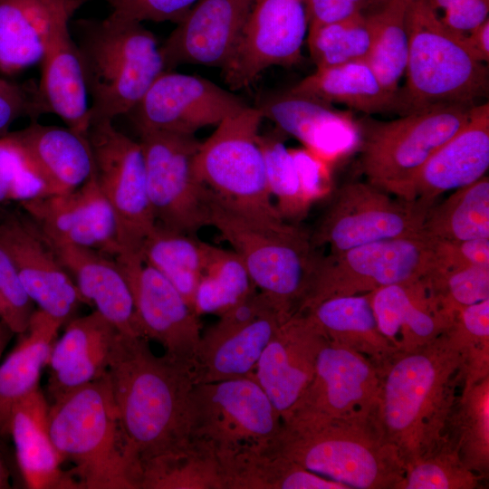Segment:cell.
Listing matches in <instances>:
<instances>
[{
	"instance_id": "cell-1",
	"label": "cell",
	"mask_w": 489,
	"mask_h": 489,
	"mask_svg": "<svg viewBox=\"0 0 489 489\" xmlns=\"http://www.w3.org/2000/svg\"><path fill=\"white\" fill-rule=\"evenodd\" d=\"M469 373L465 348L448 329L427 345L396 353L379 370L371 421L406 468L444 442Z\"/></svg>"
},
{
	"instance_id": "cell-2",
	"label": "cell",
	"mask_w": 489,
	"mask_h": 489,
	"mask_svg": "<svg viewBox=\"0 0 489 489\" xmlns=\"http://www.w3.org/2000/svg\"><path fill=\"white\" fill-rule=\"evenodd\" d=\"M108 377L117 409L124 455L135 488L141 465L172 451L188 437L193 366L155 355L148 340L115 335Z\"/></svg>"
},
{
	"instance_id": "cell-3",
	"label": "cell",
	"mask_w": 489,
	"mask_h": 489,
	"mask_svg": "<svg viewBox=\"0 0 489 489\" xmlns=\"http://www.w3.org/2000/svg\"><path fill=\"white\" fill-rule=\"evenodd\" d=\"M71 33L91 98V124L129 114L167 71L157 38L140 22L110 14L73 22Z\"/></svg>"
},
{
	"instance_id": "cell-4",
	"label": "cell",
	"mask_w": 489,
	"mask_h": 489,
	"mask_svg": "<svg viewBox=\"0 0 489 489\" xmlns=\"http://www.w3.org/2000/svg\"><path fill=\"white\" fill-rule=\"evenodd\" d=\"M270 448L347 489H398L406 466L367 420L283 422Z\"/></svg>"
},
{
	"instance_id": "cell-5",
	"label": "cell",
	"mask_w": 489,
	"mask_h": 489,
	"mask_svg": "<svg viewBox=\"0 0 489 489\" xmlns=\"http://www.w3.org/2000/svg\"><path fill=\"white\" fill-rule=\"evenodd\" d=\"M209 225L243 261L254 287L285 317L298 312L321 256L294 224L265 221L221 202L211 192Z\"/></svg>"
},
{
	"instance_id": "cell-6",
	"label": "cell",
	"mask_w": 489,
	"mask_h": 489,
	"mask_svg": "<svg viewBox=\"0 0 489 489\" xmlns=\"http://www.w3.org/2000/svg\"><path fill=\"white\" fill-rule=\"evenodd\" d=\"M48 429L62 463L74 465L70 474L80 488L136 489L108 372L54 398Z\"/></svg>"
},
{
	"instance_id": "cell-7",
	"label": "cell",
	"mask_w": 489,
	"mask_h": 489,
	"mask_svg": "<svg viewBox=\"0 0 489 489\" xmlns=\"http://www.w3.org/2000/svg\"><path fill=\"white\" fill-rule=\"evenodd\" d=\"M407 88L411 111L440 104L473 106L488 92V71L464 35L448 28L428 0H408Z\"/></svg>"
},
{
	"instance_id": "cell-8",
	"label": "cell",
	"mask_w": 489,
	"mask_h": 489,
	"mask_svg": "<svg viewBox=\"0 0 489 489\" xmlns=\"http://www.w3.org/2000/svg\"><path fill=\"white\" fill-rule=\"evenodd\" d=\"M473 106L440 104L394 120L360 124V173L367 182L386 193L415 200L414 187L420 170L465 125Z\"/></svg>"
},
{
	"instance_id": "cell-9",
	"label": "cell",
	"mask_w": 489,
	"mask_h": 489,
	"mask_svg": "<svg viewBox=\"0 0 489 489\" xmlns=\"http://www.w3.org/2000/svg\"><path fill=\"white\" fill-rule=\"evenodd\" d=\"M264 116L244 106L226 116L200 143L196 168L205 185L224 204L265 221L283 220L270 194L258 143Z\"/></svg>"
},
{
	"instance_id": "cell-10",
	"label": "cell",
	"mask_w": 489,
	"mask_h": 489,
	"mask_svg": "<svg viewBox=\"0 0 489 489\" xmlns=\"http://www.w3.org/2000/svg\"><path fill=\"white\" fill-rule=\"evenodd\" d=\"M281 415L253 374L196 384L188 408V436L211 446L216 456L271 444Z\"/></svg>"
},
{
	"instance_id": "cell-11",
	"label": "cell",
	"mask_w": 489,
	"mask_h": 489,
	"mask_svg": "<svg viewBox=\"0 0 489 489\" xmlns=\"http://www.w3.org/2000/svg\"><path fill=\"white\" fill-rule=\"evenodd\" d=\"M433 243L422 232L321 256L299 312L328 298L366 294L423 277L432 265Z\"/></svg>"
},
{
	"instance_id": "cell-12",
	"label": "cell",
	"mask_w": 489,
	"mask_h": 489,
	"mask_svg": "<svg viewBox=\"0 0 489 489\" xmlns=\"http://www.w3.org/2000/svg\"><path fill=\"white\" fill-rule=\"evenodd\" d=\"M434 204L404 200L369 182L340 187L310 235L312 245L329 254L378 241L416 235Z\"/></svg>"
},
{
	"instance_id": "cell-13",
	"label": "cell",
	"mask_w": 489,
	"mask_h": 489,
	"mask_svg": "<svg viewBox=\"0 0 489 489\" xmlns=\"http://www.w3.org/2000/svg\"><path fill=\"white\" fill-rule=\"evenodd\" d=\"M139 134L156 223L190 235L209 225L211 191L196 168L201 142L194 135L166 131Z\"/></svg>"
},
{
	"instance_id": "cell-14",
	"label": "cell",
	"mask_w": 489,
	"mask_h": 489,
	"mask_svg": "<svg viewBox=\"0 0 489 489\" xmlns=\"http://www.w3.org/2000/svg\"><path fill=\"white\" fill-rule=\"evenodd\" d=\"M87 138L94 177L116 218L118 254H139L156 225L141 146L119 131L111 120L91 123Z\"/></svg>"
},
{
	"instance_id": "cell-15",
	"label": "cell",
	"mask_w": 489,
	"mask_h": 489,
	"mask_svg": "<svg viewBox=\"0 0 489 489\" xmlns=\"http://www.w3.org/2000/svg\"><path fill=\"white\" fill-rule=\"evenodd\" d=\"M201 334L193 363L196 384L253 374L264 348L287 320L256 288Z\"/></svg>"
},
{
	"instance_id": "cell-16",
	"label": "cell",
	"mask_w": 489,
	"mask_h": 489,
	"mask_svg": "<svg viewBox=\"0 0 489 489\" xmlns=\"http://www.w3.org/2000/svg\"><path fill=\"white\" fill-rule=\"evenodd\" d=\"M379 384V371L372 362L327 339L318 354L312 381L284 422L370 419Z\"/></svg>"
},
{
	"instance_id": "cell-17",
	"label": "cell",
	"mask_w": 489,
	"mask_h": 489,
	"mask_svg": "<svg viewBox=\"0 0 489 489\" xmlns=\"http://www.w3.org/2000/svg\"><path fill=\"white\" fill-rule=\"evenodd\" d=\"M307 31L305 0H254L235 50L222 69L225 82L241 89L272 66L297 64Z\"/></svg>"
},
{
	"instance_id": "cell-18",
	"label": "cell",
	"mask_w": 489,
	"mask_h": 489,
	"mask_svg": "<svg viewBox=\"0 0 489 489\" xmlns=\"http://www.w3.org/2000/svg\"><path fill=\"white\" fill-rule=\"evenodd\" d=\"M129 284L140 336L193 366L201 338L198 315L177 288L139 254L114 256Z\"/></svg>"
},
{
	"instance_id": "cell-19",
	"label": "cell",
	"mask_w": 489,
	"mask_h": 489,
	"mask_svg": "<svg viewBox=\"0 0 489 489\" xmlns=\"http://www.w3.org/2000/svg\"><path fill=\"white\" fill-rule=\"evenodd\" d=\"M0 246L11 259L24 290L38 309L66 324L84 303L54 248L25 213L0 220Z\"/></svg>"
},
{
	"instance_id": "cell-20",
	"label": "cell",
	"mask_w": 489,
	"mask_h": 489,
	"mask_svg": "<svg viewBox=\"0 0 489 489\" xmlns=\"http://www.w3.org/2000/svg\"><path fill=\"white\" fill-rule=\"evenodd\" d=\"M244 106L238 97L209 80L166 71L129 114L139 132L194 135Z\"/></svg>"
},
{
	"instance_id": "cell-21",
	"label": "cell",
	"mask_w": 489,
	"mask_h": 489,
	"mask_svg": "<svg viewBox=\"0 0 489 489\" xmlns=\"http://www.w3.org/2000/svg\"><path fill=\"white\" fill-rule=\"evenodd\" d=\"M20 205L52 242L113 257L119 253L116 218L93 173L71 192L37 197Z\"/></svg>"
},
{
	"instance_id": "cell-22",
	"label": "cell",
	"mask_w": 489,
	"mask_h": 489,
	"mask_svg": "<svg viewBox=\"0 0 489 489\" xmlns=\"http://www.w3.org/2000/svg\"><path fill=\"white\" fill-rule=\"evenodd\" d=\"M327 338L304 312L277 329L262 352L253 376L284 422L308 388Z\"/></svg>"
},
{
	"instance_id": "cell-23",
	"label": "cell",
	"mask_w": 489,
	"mask_h": 489,
	"mask_svg": "<svg viewBox=\"0 0 489 489\" xmlns=\"http://www.w3.org/2000/svg\"><path fill=\"white\" fill-rule=\"evenodd\" d=\"M254 0H199L160 52L167 71L181 64L223 69L238 43Z\"/></svg>"
},
{
	"instance_id": "cell-24",
	"label": "cell",
	"mask_w": 489,
	"mask_h": 489,
	"mask_svg": "<svg viewBox=\"0 0 489 489\" xmlns=\"http://www.w3.org/2000/svg\"><path fill=\"white\" fill-rule=\"evenodd\" d=\"M258 108L283 133L329 163L359 149L360 124L330 103L288 91L268 97Z\"/></svg>"
},
{
	"instance_id": "cell-25",
	"label": "cell",
	"mask_w": 489,
	"mask_h": 489,
	"mask_svg": "<svg viewBox=\"0 0 489 489\" xmlns=\"http://www.w3.org/2000/svg\"><path fill=\"white\" fill-rule=\"evenodd\" d=\"M369 297L379 331L397 353L429 344L455 320L440 307L424 276L381 287Z\"/></svg>"
},
{
	"instance_id": "cell-26",
	"label": "cell",
	"mask_w": 489,
	"mask_h": 489,
	"mask_svg": "<svg viewBox=\"0 0 489 489\" xmlns=\"http://www.w3.org/2000/svg\"><path fill=\"white\" fill-rule=\"evenodd\" d=\"M7 135L42 182L45 196L71 192L93 173V157L87 135L36 120Z\"/></svg>"
},
{
	"instance_id": "cell-27",
	"label": "cell",
	"mask_w": 489,
	"mask_h": 489,
	"mask_svg": "<svg viewBox=\"0 0 489 489\" xmlns=\"http://www.w3.org/2000/svg\"><path fill=\"white\" fill-rule=\"evenodd\" d=\"M86 0H0V72L40 63L51 38Z\"/></svg>"
},
{
	"instance_id": "cell-28",
	"label": "cell",
	"mask_w": 489,
	"mask_h": 489,
	"mask_svg": "<svg viewBox=\"0 0 489 489\" xmlns=\"http://www.w3.org/2000/svg\"><path fill=\"white\" fill-rule=\"evenodd\" d=\"M489 168V104L473 106L468 121L427 161L415 182V199L436 203L443 193L470 185Z\"/></svg>"
},
{
	"instance_id": "cell-29",
	"label": "cell",
	"mask_w": 489,
	"mask_h": 489,
	"mask_svg": "<svg viewBox=\"0 0 489 489\" xmlns=\"http://www.w3.org/2000/svg\"><path fill=\"white\" fill-rule=\"evenodd\" d=\"M49 242L84 303L94 306L120 332L141 337L133 295L115 257L93 249Z\"/></svg>"
},
{
	"instance_id": "cell-30",
	"label": "cell",
	"mask_w": 489,
	"mask_h": 489,
	"mask_svg": "<svg viewBox=\"0 0 489 489\" xmlns=\"http://www.w3.org/2000/svg\"><path fill=\"white\" fill-rule=\"evenodd\" d=\"M118 331L97 311L72 318L66 323L48 361V391L53 400L107 374L111 346Z\"/></svg>"
},
{
	"instance_id": "cell-31",
	"label": "cell",
	"mask_w": 489,
	"mask_h": 489,
	"mask_svg": "<svg viewBox=\"0 0 489 489\" xmlns=\"http://www.w3.org/2000/svg\"><path fill=\"white\" fill-rule=\"evenodd\" d=\"M49 405L40 388L30 392L13 407L8 435L15 446L17 462L28 488L80 489L62 463L48 429Z\"/></svg>"
},
{
	"instance_id": "cell-32",
	"label": "cell",
	"mask_w": 489,
	"mask_h": 489,
	"mask_svg": "<svg viewBox=\"0 0 489 489\" xmlns=\"http://www.w3.org/2000/svg\"><path fill=\"white\" fill-rule=\"evenodd\" d=\"M40 63L37 92L43 113L55 114L68 128L87 135L91 126V104L70 25L62 27L51 38Z\"/></svg>"
},
{
	"instance_id": "cell-33",
	"label": "cell",
	"mask_w": 489,
	"mask_h": 489,
	"mask_svg": "<svg viewBox=\"0 0 489 489\" xmlns=\"http://www.w3.org/2000/svg\"><path fill=\"white\" fill-rule=\"evenodd\" d=\"M289 91L366 114L411 112L403 94L388 91L367 61L316 69Z\"/></svg>"
},
{
	"instance_id": "cell-34",
	"label": "cell",
	"mask_w": 489,
	"mask_h": 489,
	"mask_svg": "<svg viewBox=\"0 0 489 489\" xmlns=\"http://www.w3.org/2000/svg\"><path fill=\"white\" fill-rule=\"evenodd\" d=\"M302 312L329 340L361 354L379 371L397 353L379 331L369 293L328 298Z\"/></svg>"
},
{
	"instance_id": "cell-35",
	"label": "cell",
	"mask_w": 489,
	"mask_h": 489,
	"mask_svg": "<svg viewBox=\"0 0 489 489\" xmlns=\"http://www.w3.org/2000/svg\"><path fill=\"white\" fill-rule=\"evenodd\" d=\"M62 324L43 311L34 312L26 335L0 365V435H8L14 405L39 388Z\"/></svg>"
},
{
	"instance_id": "cell-36",
	"label": "cell",
	"mask_w": 489,
	"mask_h": 489,
	"mask_svg": "<svg viewBox=\"0 0 489 489\" xmlns=\"http://www.w3.org/2000/svg\"><path fill=\"white\" fill-rule=\"evenodd\" d=\"M270 445V444H269ZM252 446L218 457L224 489H338L269 446Z\"/></svg>"
},
{
	"instance_id": "cell-37",
	"label": "cell",
	"mask_w": 489,
	"mask_h": 489,
	"mask_svg": "<svg viewBox=\"0 0 489 489\" xmlns=\"http://www.w3.org/2000/svg\"><path fill=\"white\" fill-rule=\"evenodd\" d=\"M224 489L214 449L188 437L176 449L143 464L138 489Z\"/></svg>"
},
{
	"instance_id": "cell-38",
	"label": "cell",
	"mask_w": 489,
	"mask_h": 489,
	"mask_svg": "<svg viewBox=\"0 0 489 489\" xmlns=\"http://www.w3.org/2000/svg\"><path fill=\"white\" fill-rule=\"evenodd\" d=\"M489 379H465L451 414L445 441L479 477L488 470Z\"/></svg>"
},
{
	"instance_id": "cell-39",
	"label": "cell",
	"mask_w": 489,
	"mask_h": 489,
	"mask_svg": "<svg viewBox=\"0 0 489 489\" xmlns=\"http://www.w3.org/2000/svg\"><path fill=\"white\" fill-rule=\"evenodd\" d=\"M210 244L195 235L155 225L144 239L141 259L164 275L193 307L194 294L204 270Z\"/></svg>"
},
{
	"instance_id": "cell-40",
	"label": "cell",
	"mask_w": 489,
	"mask_h": 489,
	"mask_svg": "<svg viewBox=\"0 0 489 489\" xmlns=\"http://www.w3.org/2000/svg\"><path fill=\"white\" fill-rule=\"evenodd\" d=\"M422 232L435 240L489 238V179L455 189L429 209Z\"/></svg>"
},
{
	"instance_id": "cell-41",
	"label": "cell",
	"mask_w": 489,
	"mask_h": 489,
	"mask_svg": "<svg viewBox=\"0 0 489 489\" xmlns=\"http://www.w3.org/2000/svg\"><path fill=\"white\" fill-rule=\"evenodd\" d=\"M254 289L239 255L234 250L210 244L194 294L193 308L198 316L220 315Z\"/></svg>"
},
{
	"instance_id": "cell-42",
	"label": "cell",
	"mask_w": 489,
	"mask_h": 489,
	"mask_svg": "<svg viewBox=\"0 0 489 489\" xmlns=\"http://www.w3.org/2000/svg\"><path fill=\"white\" fill-rule=\"evenodd\" d=\"M407 3L408 0H388L370 12L374 38L367 62L383 86L395 94L399 93L398 84L408 63Z\"/></svg>"
},
{
	"instance_id": "cell-43",
	"label": "cell",
	"mask_w": 489,
	"mask_h": 489,
	"mask_svg": "<svg viewBox=\"0 0 489 489\" xmlns=\"http://www.w3.org/2000/svg\"><path fill=\"white\" fill-rule=\"evenodd\" d=\"M307 45L316 69L367 61L373 43L370 12L329 24L310 25Z\"/></svg>"
},
{
	"instance_id": "cell-44",
	"label": "cell",
	"mask_w": 489,
	"mask_h": 489,
	"mask_svg": "<svg viewBox=\"0 0 489 489\" xmlns=\"http://www.w3.org/2000/svg\"><path fill=\"white\" fill-rule=\"evenodd\" d=\"M280 129L258 136L265 168L267 186L284 221L302 219L311 204L305 198L289 148Z\"/></svg>"
},
{
	"instance_id": "cell-45",
	"label": "cell",
	"mask_w": 489,
	"mask_h": 489,
	"mask_svg": "<svg viewBox=\"0 0 489 489\" xmlns=\"http://www.w3.org/2000/svg\"><path fill=\"white\" fill-rule=\"evenodd\" d=\"M479 479L445 441L434 452L407 466L398 489H473Z\"/></svg>"
},
{
	"instance_id": "cell-46",
	"label": "cell",
	"mask_w": 489,
	"mask_h": 489,
	"mask_svg": "<svg viewBox=\"0 0 489 489\" xmlns=\"http://www.w3.org/2000/svg\"><path fill=\"white\" fill-rule=\"evenodd\" d=\"M424 278L440 307L453 319L463 308L489 299V266L430 269Z\"/></svg>"
},
{
	"instance_id": "cell-47",
	"label": "cell",
	"mask_w": 489,
	"mask_h": 489,
	"mask_svg": "<svg viewBox=\"0 0 489 489\" xmlns=\"http://www.w3.org/2000/svg\"><path fill=\"white\" fill-rule=\"evenodd\" d=\"M45 196L39 178L31 171L21 152L6 134L0 136V202Z\"/></svg>"
},
{
	"instance_id": "cell-48",
	"label": "cell",
	"mask_w": 489,
	"mask_h": 489,
	"mask_svg": "<svg viewBox=\"0 0 489 489\" xmlns=\"http://www.w3.org/2000/svg\"><path fill=\"white\" fill-rule=\"evenodd\" d=\"M34 311L15 267L0 246V321L14 333L24 334Z\"/></svg>"
},
{
	"instance_id": "cell-49",
	"label": "cell",
	"mask_w": 489,
	"mask_h": 489,
	"mask_svg": "<svg viewBox=\"0 0 489 489\" xmlns=\"http://www.w3.org/2000/svg\"><path fill=\"white\" fill-rule=\"evenodd\" d=\"M110 14L137 22H180L199 0H105Z\"/></svg>"
},
{
	"instance_id": "cell-50",
	"label": "cell",
	"mask_w": 489,
	"mask_h": 489,
	"mask_svg": "<svg viewBox=\"0 0 489 489\" xmlns=\"http://www.w3.org/2000/svg\"><path fill=\"white\" fill-rule=\"evenodd\" d=\"M43 113L34 82L23 83L0 78V136L18 119L28 117L36 120Z\"/></svg>"
},
{
	"instance_id": "cell-51",
	"label": "cell",
	"mask_w": 489,
	"mask_h": 489,
	"mask_svg": "<svg viewBox=\"0 0 489 489\" xmlns=\"http://www.w3.org/2000/svg\"><path fill=\"white\" fill-rule=\"evenodd\" d=\"M433 242L430 269L454 270L489 266V238L464 241L433 239Z\"/></svg>"
},
{
	"instance_id": "cell-52",
	"label": "cell",
	"mask_w": 489,
	"mask_h": 489,
	"mask_svg": "<svg viewBox=\"0 0 489 489\" xmlns=\"http://www.w3.org/2000/svg\"><path fill=\"white\" fill-rule=\"evenodd\" d=\"M302 191L312 205L330 190L329 162L306 148L289 149Z\"/></svg>"
},
{
	"instance_id": "cell-53",
	"label": "cell",
	"mask_w": 489,
	"mask_h": 489,
	"mask_svg": "<svg viewBox=\"0 0 489 489\" xmlns=\"http://www.w3.org/2000/svg\"><path fill=\"white\" fill-rule=\"evenodd\" d=\"M308 26L347 19L370 8L368 0H305Z\"/></svg>"
},
{
	"instance_id": "cell-54",
	"label": "cell",
	"mask_w": 489,
	"mask_h": 489,
	"mask_svg": "<svg viewBox=\"0 0 489 489\" xmlns=\"http://www.w3.org/2000/svg\"><path fill=\"white\" fill-rule=\"evenodd\" d=\"M489 0H461L445 10L442 22L451 30L461 34L484 22L488 18Z\"/></svg>"
},
{
	"instance_id": "cell-55",
	"label": "cell",
	"mask_w": 489,
	"mask_h": 489,
	"mask_svg": "<svg viewBox=\"0 0 489 489\" xmlns=\"http://www.w3.org/2000/svg\"><path fill=\"white\" fill-rule=\"evenodd\" d=\"M472 54L481 62L489 61V18L464 35Z\"/></svg>"
},
{
	"instance_id": "cell-56",
	"label": "cell",
	"mask_w": 489,
	"mask_h": 489,
	"mask_svg": "<svg viewBox=\"0 0 489 489\" xmlns=\"http://www.w3.org/2000/svg\"><path fill=\"white\" fill-rule=\"evenodd\" d=\"M14 334L7 325L0 321V356L2 355L5 348Z\"/></svg>"
},
{
	"instance_id": "cell-57",
	"label": "cell",
	"mask_w": 489,
	"mask_h": 489,
	"mask_svg": "<svg viewBox=\"0 0 489 489\" xmlns=\"http://www.w3.org/2000/svg\"><path fill=\"white\" fill-rule=\"evenodd\" d=\"M9 487V472L0 451V489H5Z\"/></svg>"
},
{
	"instance_id": "cell-58",
	"label": "cell",
	"mask_w": 489,
	"mask_h": 489,
	"mask_svg": "<svg viewBox=\"0 0 489 489\" xmlns=\"http://www.w3.org/2000/svg\"><path fill=\"white\" fill-rule=\"evenodd\" d=\"M461 0H428L431 6L436 11L443 9L444 11L459 3Z\"/></svg>"
},
{
	"instance_id": "cell-59",
	"label": "cell",
	"mask_w": 489,
	"mask_h": 489,
	"mask_svg": "<svg viewBox=\"0 0 489 489\" xmlns=\"http://www.w3.org/2000/svg\"><path fill=\"white\" fill-rule=\"evenodd\" d=\"M370 8H373L375 10L379 9L382 7L388 0H368Z\"/></svg>"
}]
</instances>
